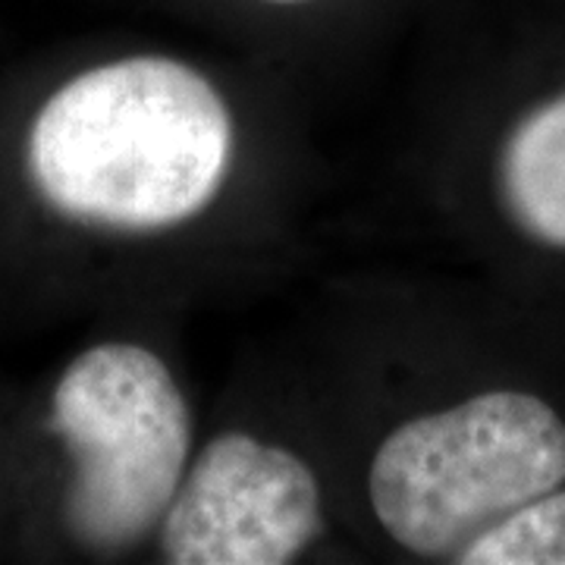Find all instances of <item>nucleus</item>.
Listing matches in <instances>:
<instances>
[{"mask_svg": "<svg viewBox=\"0 0 565 565\" xmlns=\"http://www.w3.org/2000/svg\"><path fill=\"white\" fill-rule=\"evenodd\" d=\"M563 481V418L527 393H484L399 424L374 452L367 490L396 544L459 559L478 534Z\"/></svg>", "mask_w": 565, "mask_h": 565, "instance_id": "f03ea898", "label": "nucleus"}, {"mask_svg": "<svg viewBox=\"0 0 565 565\" xmlns=\"http://www.w3.org/2000/svg\"><path fill=\"white\" fill-rule=\"evenodd\" d=\"M267 3H305V0H267Z\"/></svg>", "mask_w": 565, "mask_h": 565, "instance_id": "0eeeda50", "label": "nucleus"}, {"mask_svg": "<svg viewBox=\"0 0 565 565\" xmlns=\"http://www.w3.org/2000/svg\"><path fill=\"white\" fill-rule=\"evenodd\" d=\"M497 180L509 221L534 243L565 248V95L509 132Z\"/></svg>", "mask_w": 565, "mask_h": 565, "instance_id": "39448f33", "label": "nucleus"}, {"mask_svg": "<svg viewBox=\"0 0 565 565\" xmlns=\"http://www.w3.org/2000/svg\"><path fill=\"white\" fill-rule=\"evenodd\" d=\"M29 177L76 223L154 233L199 217L233 163V114L199 70L122 57L61 85L32 120Z\"/></svg>", "mask_w": 565, "mask_h": 565, "instance_id": "f257e3e1", "label": "nucleus"}, {"mask_svg": "<svg viewBox=\"0 0 565 565\" xmlns=\"http://www.w3.org/2000/svg\"><path fill=\"white\" fill-rule=\"evenodd\" d=\"M51 430L73 459L63 512L85 550L122 553L161 527L185 475L192 415L151 349H85L54 386Z\"/></svg>", "mask_w": 565, "mask_h": 565, "instance_id": "7ed1b4c3", "label": "nucleus"}, {"mask_svg": "<svg viewBox=\"0 0 565 565\" xmlns=\"http://www.w3.org/2000/svg\"><path fill=\"white\" fill-rule=\"evenodd\" d=\"M321 527V487L308 462L233 430L182 475L161 522V553L173 565H282Z\"/></svg>", "mask_w": 565, "mask_h": 565, "instance_id": "20e7f679", "label": "nucleus"}, {"mask_svg": "<svg viewBox=\"0 0 565 565\" xmlns=\"http://www.w3.org/2000/svg\"><path fill=\"white\" fill-rule=\"evenodd\" d=\"M462 565H565V490L519 505L459 553Z\"/></svg>", "mask_w": 565, "mask_h": 565, "instance_id": "423d86ee", "label": "nucleus"}]
</instances>
